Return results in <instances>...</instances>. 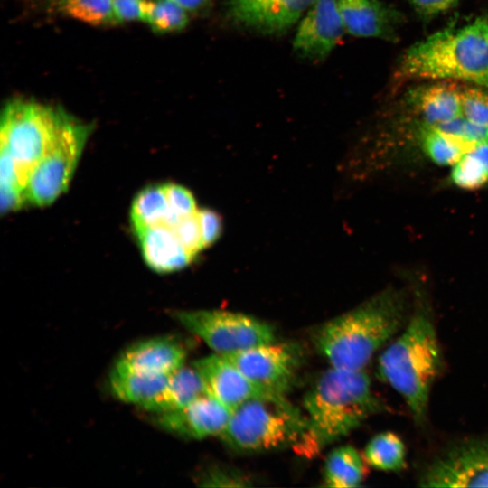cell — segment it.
I'll use <instances>...</instances> for the list:
<instances>
[{
	"label": "cell",
	"instance_id": "cell-5",
	"mask_svg": "<svg viewBox=\"0 0 488 488\" xmlns=\"http://www.w3.org/2000/svg\"><path fill=\"white\" fill-rule=\"evenodd\" d=\"M307 427L305 414L285 395L249 399L234 410L220 436L230 449L241 453H261L291 446L301 442Z\"/></svg>",
	"mask_w": 488,
	"mask_h": 488
},
{
	"label": "cell",
	"instance_id": "cell-19",
	"mask_svg": "<svg viewBox=\"0 0 488 488\" xmlns=\"http://www.w3.org/2000/svg\"><path fill=\"white\" fill-rule=\"evenodd\" d=\"M169 375L148 374L114 367L109 375L112 393L120 400L148 410L164 391Z\"/></svg>",
	"mask_w": 488,
	"mask_h": 488
},
{
	"label": "cell",
	"instance_id": "cell-1",
	"mask_svg": "<svg viewBox=\"0 0 488 488\" xmlns=\"http://www.w3.org/2000/svg\"><path fill=\"white\" fill-rule=\"evenodd\" d=\"M303 404L307 427L294 451L308 458L384 408L364 370L335 367L319 376L305 394Z\"/></svg>",
	"mask_w": 488,
	"mask_h": 488
},
{
	"label": "cell",
	"instance_id": "cell-15",
	"mask_svg": "<svg viewBox=\"0 0 488 488\" xmlns=\"http://www.w3.org/2000/svg\"><path fill=\"white\" fill-rule=\"evenodd\" d=\"M339 9L345 33L362 38H396L399 14L380 0H339Z\"/></svg>",
	"mask_w": 488,
	"mask_h": 488
},
{
	"label": "cell",
	"instance_id": "cell-27",
	"mask_svg": "<svg viewBox=\"0 0 488 488\" xmlns=\"http://www.w3.org/2000/svg\"><path fill=\"white\" fill-rule=\"evenodd\" d=\"M187 13L174 0H150L147 23L157 33L178 32L188 24Z\"/></svg>",
	"mask_w": 488,
	"mask_h": 488
},
{
	"label": "cell",
	"instance_id": "cell-35",
	"mask_svg": "<svg viewBox=\"0 0 488 488\" xmlns=\"http://www.w3.org/2000/svg\"><path fill=\"white\" fill-rule=\"evenodd\" d=\"M204 481L207 485L213 486H244L247 485L244 481H247L240 474H235L228 469H215L206 474Z\"/></svg>",
	"mask_w": 488,
	"mask_h": 488
},
{
	"label": "cell",
	"instance_id": "cell-4",
	"mask_svg": "<svg viewBox=\"0 0 488 488\" xmlns=\"http://www.w3.org/2000/svg\"><path fill=\"white\" fill-rule=\"evenodd\" d=\"M398 75L461 80L488 89V18L441 30L415 43L404 53Z\"/></svg>",
	"mask_w": 488,
	"mask_h": 488
},
{
	"label": "cell",
	"instance_id": "cell-14",
	"mask_svg": "<svg viewBox=\"0 0 488 488\" xmlns=\"http://www.w3.org/2000/svg\"><path fill=\"white\" fill-rule=\"evenodd\" d=\"M230 415L228 408L207 393L181 408L158 413L156 423L177 436L202 439L221 436Z\"/></svg>",
	"mask_w": 488,
	"mask_h": 488
},
{
	"label": "cell",
	"instance_id": "cell-36",
	"mask_svg": "<svg viewBox=\"0 0 488 488\" xmlns=\"http://www.w3.org/2000/svg\"><path fill=\"white\" fill-rule=\"evenodd\" d=\"M188 13H201L209 8L211 0H174Z\"/></svg>",
	"mask_w": 488,
	"mask_h": 488
},
{
	"label": "cell",
	"instance_id": "cell-32",
	"mask_svg": "<svg viewBox=\"0 0 488 488\" xmlns=\"http://www.w3.org/2000/svg\"><path fill=\"white\" fill-rule=\"evenodd\" d=\"M197 217L203 247L206 249L221 237L223 230L222 219L219 213L207 208L198 209Z\"/></svg>",
	"mask_w": 488,
	"mask_h": 488
},
{
	"label": "cell",
	"instance_id": "cell-17",
	"mask_svg": "<svg viewBox=\"0 0 488 488\" xmlns=\"http://www.w3.org/2000/svg\"><path fill=\"white\" fill-rule=\"evenodd\" d=\"M135 232L143 258L154 271H178L194 259L181 244L173 230L165 225L152 226Z\"/></svg>",
	"mask_w": 488,
	"mask_h": 488
},
{
	"label": "cell",
	"instance_id": "cell-9",
	"mask_svg": "<svg viewBox=\"0 0 488 488\" xmlns=\"http://www.w3.org/2000/svg\"><path fill=\"white\" fill-rule=\"evenodd\" d=\"M419 485L488 487V437L466 439L447 448L428 465Z\"/></svg>",
	"mask_w": 488,
	"mask_h": 488
},
{
	"label": "cell",
	"instance_id": "cell-18",
	"mask_svg": "<svg viewBox=\"0 0 488 488\" xmlns=\"http://www.w3.org/2000/svg\"><path fill=\"white\" fill-rule=\"evenodd\" d=\"M410 98L422 123L436 126L463 116L460 87L447 80L424 86Z\"/></svg>",
	"mask_w": 488,
	"mask_h": 488
},
{
	"label": "cell",
	"instance_id": "cell-30",
	"mask_svg": "<svg viewBox=\"0 0 488 488\" xmlns=\"http://www.w3.org/2000/svg\"><path fill=\"white\" fill-rule=\"evenodd\" d=\"M172 230L184 249L194 258L204 249L197 211L183 217Z\"/></svg>",
	"mask_w": 488,
	"mask_h": 488
},
{
	"label": "cell",
	"instance_id": "cell-28",
	"mask_svg": "<svg viewBox=\"0 0 488 488\" xmlns=\"http://www.w3.org/2000/svg\"><path fill=\"white\" fill-rule=\"evenodd\" d=\"M434 127L454 137L468 150L488 144V126L464 116Z\"/></svg>",
	"mask_w": 488,
	"mask_h": 488
},
{
	"label": "cell",
	"instance_id": "cell-3",
	"mask_svg": "<svg viewBox=\"0 0 488 488\" xmlns=\"http://www.w3.org/2000/svg\"><path fill=\"white\" fill-rule=\"evenodd\" d=\"M442 367L436 327L427 310L418 306L403 331L379 356L377 372L382 381L401 396L415 422L422 425L432 387Z\"/></svg>",
	"mask_w": 488,
	"mask_h": 488
},
{
	"label": "cell",
	"instance_id": "cell-6",
	"mask_svg": "<svg viewBox=\"0 0 488 488\" xmlns=\"http://www.w3.org/2000/svg\"><path fill=\"white\" fill-rule=\"evenodd\" d=\"M68 113L33 99L14 98L4 107L0 143L13 157L25 190L29 176L43 156Z\"/></svg>",
	"mask_w": 488,
	"mask_h": 488
},
{
	"label": "cell",
	"instance_id": "cell-10",
	"mask_svg": "<svg viewBox=\"0 0 488 488\" xmlns=\"http://www.w3.org/2000/svg\"><path fill=\"white\" fill-rule=\"evenodd\" d=\"M223 356L253 383L275 395L288 390L301 359L296 346L275 341Z\"/></svg>",
	"mask_w": 488,
	"mask_h": 488
},
{
	"label": "cell",
	"instance_id": "cell-13",
	"mask_svg": "<svg viewBox=\"0 0 488 488\" xmlns=\"http://www.w3.org/2000/svg\"><path fill=\"white\" fill-rule=\"evenodd\" d=\"M203 380L207 392L230 411L244 402L272 396L253 383L223 355L213 353L192 363Z\"/></svg>",
	"mask_w": 488,
	"mask_h": 488
},
{
	"label": "cell",
	"instance_id": "cell-22",
	"mask_svg": "<svg viewBox=\"0 0 488 488\" xmlns=\"http://www.w3.org/2000/svg\"><path fill=\"white\" fill-rule=\"evenodd\" d=\"M406 446L391 431L372 436L365 446L363 457L371 467L386 472H399L406 466Z\"/></svg>",
	"mask_w": 488,
	"mask_h": 488
},
{
	"label": "cell",
	"instance_id": "cell-26",
	"mask_svg": "<svg viewBox=\"0 0 488 488\" xmlns=\"http://www.w3.org/2000/svg\"><path fill=\"white\" fill-rule=\"evenodd\" d=\"M60 5L69 16L91 25L118 23L113 0H61Z\"/></svg>",
	"mask_w": 488,
	"mask_h": 488
},
{
	"label": "cell",
	"instance_id": "cell-2",
	"mask_svg": "<svg viewBox=\"0 0 488 488\" xmlns=\"http://www.w3.org/2000/svg\"><path fill=\"white\" fill-rule=\"evenodd\" d=\"M404 294L383 290L352 310L325 322L314 333V343L331 367L364 370L406 320Z\"/></svg>",
	"mask_w": 488,
	"mask_h": 488
},
{
	"label": "cell",
	"instance_id": "cell-25",
	"mask_svg": "<svg viewBox=\"0 0 488 488\" xmlns=\"http://www.w3.org/2000/svg\"><path fill=\"white\" fill-rule=\"evenodd\" d=\"M164 185H149L135 197L130 219L135 230L164 224L169 213Z\"/></svg>",
	"mask_w": 488,
	"mask_h": 488
},
{
	"label": "cell",
	"instance_id": "cell-12",
	"mask_svg": "<svg viewBox=\"0 0 488 488\" xmlns=\"http://www.w3.org/2000/svg\"><path fill=\"white\" fill-rule=\"evenodd\" d=\"M314 0H230L227 13L240 27L261 34L286 33Z\"/></svg>",
	"mask_w": 488,
	"mask_h": 488
},
{
	"label": "cell",
	"instance_id": "cell-16",
	"mask_svg": "<svg viewBox=\"0 0 488 488\" xmlns=\"http://www.w3.org/2000/svg\"><path fill=\"white\" fill-rule=\"evenodd\" d=\"M186 351L173 338L156 337L127 349L116 362L118 369L148 374L169 375L185 363Z\"/></svg>",
	"mask_w": 488,
	"mask_h": 488
},
{
	"label": "cell",
	"instance_id": "cell-24",
	"mask_svg": "<svg viewBox=\"0 0 488 488\" xmlns=\"http://www.w3.org/2000/svg\"><path fill=\"white\" fill-rule=\"evenodd\" d=\"M449 181L455 187L466 191L488 185V144L469 150L453 164Z\"/></svg>",
	"mask_w": 488,
	"mask_h": 488
},
{
	"label": "cell",
	"instance_id": "cell-11",
	"mask_svg": "<svg viewBox=\"0 0 488 488\" xmlns=\"http://www.w3.org/2000/svg\"><path fill=\"white\" fill-rule=\"evenodd\" d=\"M298 22L293 50L312 61L324 60L345 33L339 0H314Z\"/></svg>",
	"mask_w": 488,
	"mask_h": 488
},
{
	"label": "cell",
	"instance_id": "cell-34",
	"mask_svg": "<svg viewBox=\"0 0 488 488\" xmlns=\"http://www.w3.org/2000/svg\"><path fill=\"white\" fill-rule=\"evenodd\" d=\"M461 0H409L415 11L424 18H431L454 8Z\"/></svg>",
	"mask_w": 488,
	"mask_h": 488
},
{
	"label": "cell",
	"instance_id": "cell-31",
	"mask_svg": "<svg viewBox=\"0 0 488 488\" xmlns=\"http://www.w3.org/2000/svg\"><path fill=\"white\" fill-rule=\"evenodd\" d=\"M169 209L180 217L194 214L198 208L192 193L176 183L164 184Z\"/></svg>",
	"mask_w": 488,
	"mask_h": 488
},
{
	"label": "cell",
	"instance_id": "cell-21",
	"mask_svg": "<svg viewBox=\"0 0 488 488\" xmlns=\"http://www.w3.org/2000/svg\"><path fill=\"white\" fill-rule=\"evenodd\" d=\"M363 458L357 449L351 446L333 449L324 463V485L333 488L360 486L366 474Z\"/></svg>",
	"mask_w": 488,
	"mask_h": 488
},
{
	"label": "cell",
	"instance_id": "cell-20",
	"mask_svg": "<svg viewBox=\"0 0 488 488\" xmlns=\"http://www.w3.org/2000/svg\"><path fill=\"white\" fill-rule=\"evenodd\" d=\"M207 393L197 370L183 365L170 375L164 391L148 410L157 414L175 410Z\"/></svg>",
	"mask_w": 488,
	"mask_h": 488
},
{
	"label": "cell",
	"instance_id": "cell-8",
	"mask_svg": "<svg viewBox=\"0 0 488 488\" xmlns=\"http://www.w3.org/2000/svg\"><path fill=\"white\" fill-rule=\"evenodd\" d=\"M174 317L215 353L232 354L275 341L273 327L254 316L225 310H182Z\"/></svg>",
	"mask_w": 488,
	"mask_h": 488
},
{
	"label": "cell",
	"instance_id": "cell-33",
	"mask_svg": "<svg viewBox=\"0 0 488 488\" xmlns=\"http://www.w3.org/2000/svg\"><path fill=\"white\" fill-rule=\"evenodd\" d=\"M150 0H113L115 16L119 23L126 21L147 22Z\"/></svg>",
	"mask_w": 488,
	"mask_h": 488
},
{
	"label": "cell",
	"instance_id": "cell-29",
	"mask_svg": "<svg viewBox=\"0 0 488 488\" xmlns=\"http://www.w3.org/2000/svg\"><path fill=\"white\" fill-rule=\"evenodd\" d=\"M463 116L488 126V89L479 86L460 87Z\"/></svg>",
	"mask_w": 488,
	"mask_h": 488
},
{
	"label": "cell",
	"instance_id": "cell-7",
	"mask_svg": "<svg viewBox=\"0 0 488 488\" xmlns=\"http://www.w3.org/2000/svg\"><path fill=\"white\" fill-rule=\"evenodd\" d=\"M91 129L92 126L66 115L29 176L25 187L27 202L47 206L67 190Z\"/></svg>",
	"mask_w": 488,
	"mask_h": 488
},
{
	"label": "cell",
	"instance_id": "cell-23",
	"mask_svg": "<svg viewBox=\"0 0 488 488\" xmlns=\"http://www.w3.org/2000/svg\"><path fill=\"white\" fill-rule=\"evenodd\" d=\"M417 140L424 155L440 166H452L469 150L434 126L421 123Z\"/></svg>",
	"mask_w": 488,
	"mask_h": 488
}]
</instances>
